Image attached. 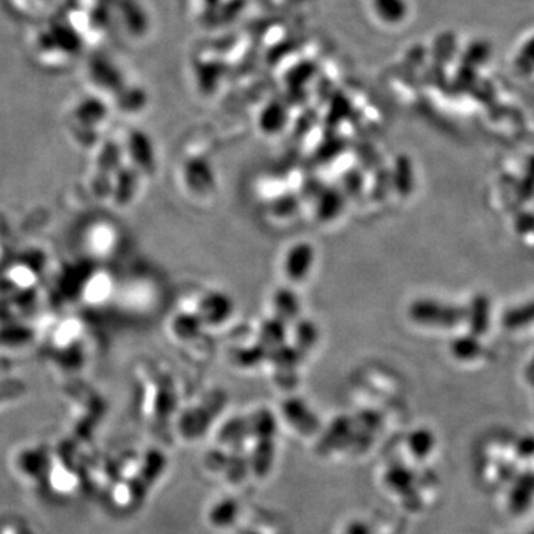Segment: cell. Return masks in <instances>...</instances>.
Wrapping results in <instances>:
<instances>
[{
  "label": "cell",
  "instance_id": "1",
  "mask_svg": "<svg viewBox=\"0 0 534 534\" xmlns=\"http://www.w3.org/2000/svg\"><path fill=\"white\" fill-rule=\"evenodd\" d=\"M410 318L429 329H454L466 319V309L436 300H417L410 306Z\"/></svg>",
  "mask_w": 534,
  "mask_h": 534
},
{
  "label": "cell",
  "instance_id": "2",
  "mask_svg": "<svg viewBox=\"0 0 534 534\" xmlns=\"http://www.w3.org/2000/svg\"><path fill=\"white\" fill-rule=\"evenodd\" d=\"M315 266V250L310 243H300L292 245L284 257V275L291 282L308 280Z\"/></svg>",
  "mask_w": 534,
  "mask_h": 534
},
{
  "label": "cell",
  "instance_id": "3",
  "mask_svg": "<svg viewBox=\"0 0 534 534\" xmlns=\"http://www.w3.org/2000/svg\"><path fill=\"white\" fill-rule=\"evenodd\" d=\"M197 317L202 324L222 325L234 315V301L223 292H208L199 301Z\"/></svg>",
  "mask_w": 534,
  "mask_h": 534
},
{
  "label": "cell",
  "instance_id": "4",
  "mask_svg": "<svg viewBox=\"0 0 534 534\" xmlns=\"http://www.w3.org/2000/svg\"><path fill=\"white\" fill-rule=\"evenodd\" d=\"M272 308H273V317L282 322H290V320H296L300 315L301 304L299 297L291 290L284 288L275 292V296L272 299Z\"/></svg>",
  "mask_w": 534,
  "mask_h": 534
},
{
  "label": "cell",
  "instance_id": "5",
  "mask_svg": "<svg viewBox=\"0 0 534 534\" xmlns=\"http://www.w3.org/2000/svg\"><path fill=\"white\" fill-rule=\"evenodd\" d=\"M466 319L471 325V334L478 338L481 334L485 333V329L490 325V303L485 297H477L473 299L471 308L466 310Z\"/></svg>",
  "mask_w": 534,
  "mask_h": 534
},
{
  "label": "cell",
  "instance_id": "6",
  "mask_svg": "<svg viewBox=\"0 0 534 534\" xmlns=\"http://www.w3.org/2000/svg\"><path fill=\"white\" fill-rule=\"evenodd\" d=\"M287 340V329H285V322L278 319V318H271L266 319L263 325L260 327V341L263 346H272V348H281L284 346Z\"/></svg>",
  "mask_w": 534,
  "mask_h": 534
},
{
  "label": "cell",
  "instance_id": "7",
  "mask_svg": "<svg viewBox=\"0 0 534 534\" xmlns=\"http://www.w3.org/2000/svg\"><path fill=\"white\" fill-rule=\"evenodd\" d=\"M480 341H478V338H475V336H464V338H459L453 341V355L457 359H462V361L475 359L478 354H480Z\"/></svg>",
  "mask_w": 534,
  "mask_h": 534
},
{
  "label": "cell",
  "instance_id": "8",
  "mask_svg": "<svg viewBox=\"0 0 534 534\" xmlns=\"http://www.w3.org/2000/svg\"><path fill=\"white\" fill-rule=\"evenodd\" d=\"M534 322V301L524 304L521 308L514 309L506 313L505 324L510 329L518 327H526V325Z\"/></svg>",
  "mask_w": 534,
  "mask_h": 534
},
{
  "label": "cell",
  "instance_id": "9",
  "mask_svg": "<svg viewBox=\"0 0 534 534\" xmlns=\"http://www.w3.org/2000/svg\"><path fill=\"white\" fill-rule=\"evenodd\" d=\"M515 66L521 73H533L534 72V36L529 37L515 58Z\"/></svg>",
  "mask_w": 534,
  "mask_h": 534
},
{
  "label": "cell",
  "instance_id": "10",
  "mask_svg": "<svg viewBox=\"0 0 534 534\" xmlns=\"http://www.w3.org/2000/svg\"><path fill=\"white\" fill-rule=\"evenodd\" d=\"M296 338V346H299V349L315 345L318 341V331L315 325L310 324V322H300L297 327Z\"/></svg>",
  "mask_w": 534,
  "mask_h": 534
}]
</instances>
